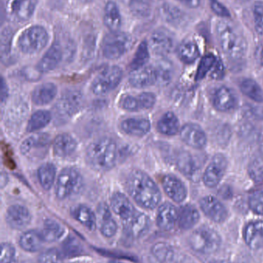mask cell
<instances>
[{"instance_id": "obj_4", "label": "cell", "mask_w": 263, "mask_h": 263, "mask_svg": "<svg viewBox=\"0 0 263 263\" xmlns=\"http://www.w3.org/2000/svg\"><path fill=\"white\" fill-rule=\"evenodd\" d=\"M188 242L196 253L209 255L219 250L222 239L217 232L208 227H202L191 233Z\"/></svg>"}, {"instance_id": "obj_15", "label": "cell", "mask_w": 263, "mask_h": 263, "mask_svg": "<svg viewBox=\"0 0 263 263\" xmlns=\"http://www.w3.org/2000/svg\"><path fill=\"white\" fill-rule=\"evenodd\" d=\"M180 136L182 141L191 148L202 149L206 145V135L199 125L185 124L181 129Z\"/></svg>"}, {"instance_id": "obj_16", "label": "cell", "mask_w": 263, "mask_h": 263, "mask_svg": "<svg viewBox=\"0 0 263 263\" xmlns=\"http://www.w3.org/2000/svg\"><path fill=\"white\" fill-rule=\"evenodd\" d=\"M174 40L167 29H159L153 32L150 40L151 50L159 55H166L171 52Z\"/></svg>"}, {"instance_id": "obj_61", "label": "cell", "mask_w": 263, "mask_h": 263, "mask_svg": "<svg viewBox=\"0 0 263 263\" xmlns=\"http://www.w3.org/2000/svg\"><path fill=\"white\" fill-rule=\"evenodd\" d=\"M216 263H226L225 262H216Z\"/></svg>"}, {"instance_id": "obj_41", "label": "cell", "mask_w": 263, "mask_h": 263, "mask_svg": "<svg viewBox=\"0 0 263 263\" xmlns=\"http://www.w3.org/2000/svg\"><path fill=\"white\" fill-rule=\"evenodd\" d=\"M57 170L52 164L46 163L38 170V179L40 185L44 190H50L55 181Z\"/></svg>"}, {"instance_id": "obj_59", "label": "cell", "mask_w": 263, "mask_h": 263, "mask_svg": "<svg viewBox=\"0 0 263 263\" xmlns=\"http://www.w3.org/2000/svg\"><path fill=\"white\" fill-rule=\"evenodd\" d=\"M237 1H239V2H247V1H250V0H237Z\"/></svg>"}, {"instance_id": "obj_60", "label": "cell", "mask_w": 263, "mask_h": 263, "mask_svg": "<svg viewBox=\"0 0 263 263\" xmlns=\"http://www.w3.org/2000/svg\"><path fill=\"white\" fill-rule=\"evenodd\" d=\"M85 2H91L93 1V0H84Z\"/></svg>"}, {"instance_id": "obj_11", "label": "cell", "mask_w": 263, "mask_h": 263, "mask_svg": "<svg viewBox=\"0 0 263 263\" xmlns=\"http://www.w3.org/2000/svg\"><path fill=\"white\" fill-rule=\"evenodd\" d=\"M226 158L222 154H217L208 164L203 174V182L206 186L213 188L217 186L226 171Z\"/></svg>"}, {"instance_id": "obj_52", "label": "cell", "mask_w": 263, "mask_h": 263, "mask_svg": "<svg viewBox=\"0 0 263 263\" xmlns=\"http://www.w3.org/2000/svg\"><path fill=\"white\" fill-rule=\"evenodd\" d=\"M250 174L254 180H263V165L262 162L255 161L250 166Z\"/></svg>"}, {"instance_id": "obj_40", "label": "cell", "mask_w": 263, "mask_h": 263, "mask_svg": "<svg viewBox=\"0 0 263 263\" xmlns=\"http://www.w3.org/2000/svg\"><path fill=\"white\" fill-rule=\"evenodd\" d=\"M51 120L50 112L46 110H39L34 112L28 122L27 131L29 133L39 131L46 127Z\"/></svg>"}, {"instance_id": "obj_55", "label": "cell", "mask_w": 263, "mask_h": 263, "mask_svg": "<svg viewBox=\"0 0 263 263\" xmlns=\"http://www.w3.org/2000/svg\"><path fill=\"white\" fill-rule=\"evenodd\" d=\"M169 263H196L192 260L190 257L186 256H181L176 257L171 261Z\"/></svg>"}, {"instance_id": "obj_14", "label": "cell", "mask_w": 263, "mask_h": 263, "mask_svg": "<svg viewBox=\"0 0 263 263\" xmlns=\"http://www.w3.org/2000/svg\"><path fill=\"white\" fill-rule=\"evenodd\" d=\"M213 103L217 110L222 112H230L237 106L238 99L233 89L222 86L215 91Z\"/></svg>"}, {"instance_id": "obj_33", "label": "cell", "mask_w": 263, "mask_h": 263, "mask_svg": "<svg viewBox=\"0 0 263 263\" xmlns=\"http://www.w3.org/2000/svg\"><path fill=\"white\" fill-rule=\"evenodd\" d=\"M103 21H104L105 26L111 32L119 31L120 29L121 26V15H120L118 6L114 2H108L105 6Z\"/></svg>"}, {"instance_id": "obj_38", "label": "cell", "mask_w": 263, "mask_h": 263, "mask_svg": "<svg viewBox=\"0 0 263 263\" xmlns=\"http://www.w3.org/2000/svg\"><path fill=\"white\" fill-rule=\"evenodd\" d=\"M178 55L182 62L190 64L199 58L200 52L196 43L191 41L184 42L179 46Z\"/></svg>"}, {"instance_id": "obj_7", "label": "cell", "mask_w": 263, "mask_h": 263, "mask_svg": "<svg viewBox=\"0 0 263 263\" xmlns=\"http://www.w3.org/2000/svg\"><path fill=\"white\" fill-rule=\"evenodd\" d=\"M83 180L80 173L74 168H65L60 173L56 184V196L65 199L77 194L83 187Z\"/></svg>"}, {"instance_id": "obj_13", "label": "cell", "mask_w": 263, "mask_h": 263, "mask_svg": "<svg viewBox=\"0 0 263 263\" xmlns=\"http://www.w3.org/2000/svg\"><path fill=\"white\" fill-rule=\"evenodd\" d=\"M156 97L151 92H143L137 97L128 95L123 97L120 100V106L122 109L129 112L149 109L155 104Z\"/></svg>"}, {"instance_id": "obj_29", "label": "cell", "mask_w": 263, "mask_h": 263, "mask_svg": "<svg viewBox=\"0 0 263 263\" xmlns=\"http://www.w3.org/2000/svg\"><path fill=\"white\" fill-rule=\"evenodd\" d=\"M57 93V88L52 83H46L35 88L32 100L37 106H44L52 102Z\"/></svg>"}, {"instance_id": "obj_54", "label": "cell", "mask_w": 263, "mask_h": 263, "mask_svg": "<svg viewBox=\"0 0 263 263\" xmlns=\"http://www.w3.org/2000/svg\"><path fill=\"white\" fill-rule=\"evenodd\" d=\"M255 58L258 64L263 66V43L259 45L255 52Z\"/></svg>"}, {"instance_id": "obj_12", "label": "cell", "mask_w": 263, "mask_h": 263, "mask_svg": "<svg viewBox=\"0 0 263 263\" xmlns=\"http://www.w3.org/2000/svg\"><path fill=\"white\" fill-rule=\"evenodd\" d=\"M200 207L205 216L213 222L221 223L228 217L225 205L214 196H207L200 201Z\"/></svg>"}, {"instance_id": "obj_20", "label": "cell", "mask_w": 263, "mask_h": 263, "mask_svg": "<svg viewBox=\"0 0 263 263\" xmlns=\"http://www.w3.org/2000/svg\"><path fill=\"white\" fill-rule=\"evenodd\" d=\"M244 240L252 250L263 248V221H253L245 227Z\"/></svg>"}, {"instance_id": "obj_25", "label": "cell", "mask_w": 263, "mask_h": 263, "mask_svg": "<svg viewBox=\"0 0 263 263\" xmlns=\"http://www.w3.org/2000/svg\"><path fill=\"white\" fill-rule=\"evenodd\" d=\"M77 144L71 135L63 133L54 139L52 143L54 153L57 157L66 158L75 152Z\"/></svg>"}, {"instance_id": "obj_62", "label": "cell", "mask_w": 263, "mask_h": 263, "mask_svg": "<svg viewBox=\"0 0 263 263\" xmlns=\"http://www.w3.org/2000/svg\"><path fill=\"white\" fill-rule=\"evenodd\" d=\"M75 263H80V262H75Z\"/></svg>"}, {"instance_id": "obj_48", "label": "cell", "mask_w": 263, "mask_h": 263, "mask_svg": "<svg viewBox=\"0 0 263 263\" xmlns=\"http://www.w3.org/2000/svg\"><path fill=\"white\" fill-rule=\"evenodd\" d=\"M39 263H63V258L57 249H49L40 254Z\"/></svg>"}, {"instance_id": "obj_22", "label": "cell", "mask_w": 263, "mask_h": 263, "mask_svg": "<svg viewBox=\"0 0 263 263\" xmlns=\"http://www.w3.org/2000/svg\"><path fill=\"white\" fill-rule=\"evenodd\" d=\"M130 84L135 88H145L157 83L155 69L152 66L133 71L130 76Z\"/></svg>"}, {"instance_id": "obj_44", "label": "cell", "mask_w": 263, "mask_h": 263, "mask_svg": "<svg viewBox=\"0 0 263 263\" xmlns=\"http://www.w3.org/2000/svg\"><path fill=\"white\" fill-rule=\"evenodd\" d=\"M152 253L156 259L162 263H169L176 256L171 247L165 243L156 244L153 247Z\"/></svg>"}, {"instance_id": "obj_3", "label": "cell", "mask_w": 263, "mask_h": 263, "mask_svg": "<svg viewBox=\"0 0 263 263\" xmlns=\"http://www.w3.org/2000/svg\"><path fill=\"white\" fill-rule=\"evenodd\" d=\"M117 152V145L112 139L101 138L88 146L86 161L90 166L96 171H108L115 165Z\"/></svg>"}, {"instance_id": "obj_18", "label": "cell", "mask_w": 263, "mask_h": 263, "mask_svg": "<svg viewBox=\"0 0 263 263\" xmlns=\"http://www.w3.org/2000/svg\"><path fill=\"white\" fill-rule=\"evenodd\" d=\"M6 221L11 228L23 230L30 222V213L23 205H11L6 213Z\"/></svg>"}, {"instance_id": "obj_24", "label": "cell", "mask_w": 263, "mask_h": 263, "mask_svg": "<svg viewBox=\"0 0 263 263\" xmlns=\"http://www.w3.org/2000/svg\"><path fill=\"white\" fill-rule=\"evenodd\" d=\"M61 60V46L58 43H55L51 46L49 50L40 60L37 65V69L41 72H48L49 71L54 70L58 66Z\"/></svg>"}, {"instance_id": "obj_35", "label": "cell", "mask_w": 263, "mask_h": 263, "mask_svg": "<svg viewBox=\"0 0 263 263\" xmlns=\"http://www.w3.org/2000/svg\"><path fill=\"white\" fill-rule=\"evenodd\" d=\"M157 130L165 136H174L179 130V121L173 112H167L157 122Z\"/></svg>"}, {"instance_id": "obj_10", "label": "cell", "mask_w": 263, "mask_h": 263, "mask_svg": "<svg viewBox=\"0 0 263 263\" xmlns=\"http://www.w3.org/2000/svg\"><path fill=\"white\" fill-rule=\"evenodd\" d=\"M50 144V136L46 133H37L25 139L20 145L23 156L29 158L43 157Z\"/></svg>"}, {"instance_id": "obj_21", "label": "cell", "mask_w": 263, "mask_h": 263, "mask_svg": "<svg viewBox=\"0 0 263 263\" xmlns=\"http://www.w3.org/2000/svg\"><path fill=\"white\" fill-rule=\"evenodd\" d=\"M127 232L134 238L145 236L150 229V219L144 213H135L129 219L125 221Z\"/></svg>"}, {"instance_id": "obj_47", "label": "cell", "mask_w": 263, "mask_h": 263, "mask_svg": "<svg viewBox=\"0 0 263 263\" xmlns=\"http://www.w3.org/2000/svg\"><path fill=\"white\" fill-rule=\"evenodd\" d=\"M63 253L66 256L74 257L80 255L83 252L81 244L74 237H69L63 242Z\"/></svg>"}, {"instance_id": "obj_37", "label": "cell", "mask_w": 263, "mask_h": 263, "mask_svg": "<svg viewBox=\"0 0 263 263\" xmlns=\"http://www.w3.org/2000/svg\"><path fill=\"white\" fill-rule=\"evenodd\" d=\"M40 233L45 242H54L63 236L64 230L58 222L52 219H47L45 221L43 230Z\"/></svg>"}, {"instance_id": "obj_49", "label": "cell", "mask_w": 263, "mask_h": 263, "mask_svg": "<svg viewBox=\"0 0 263 263\" xmlns=\"http://www.w3.org/2000/svg\"><path fill=\"white\" fill-rule=\"evenodd\" d=\"M249 205L253 213L263 216V192L253 193L249 199Z\"/></svg>"}, {"instance_id": "obj_43", "label": "cell", "mask_w": 263, "mask_h": 263, "mask_svg": "<svg viewBox=\"0 0 263 263\" xmlns=\"http://www.w3.org/2000/svg\"><path fill=\"white\" fill-rule=\"evenodd\" d=\"M149 60V51L148 43L142 42L137 48L135 55L131 63V68L133 71L145 67V65Z\"/></svg>"}, {"instance_id": "obj_28", "label": "cell", "mask_w": 263, "mask_h": 263, "mask_svg": "<svg viewBox=\"0 0 263 263\" xmlns=\"http://www.w3.org/2000/svg\"><path fill=\"white\" fill-rule=\"evenodd\" d=\"M111 204L114 213L125 221L129 219L135 213L132 204L122 193H115L111 198Z\"/></svg>"}, {"instance_id": "obj_2", "label": "cell", "mask_w": 263, "mask_h": 263, "mask_svg": "<svg viewBox=\"0 0 263 263\" xmlns=\"http://www.w3.org/2000/svg\"><path fill=\"white\" fill-rule=\"evenodd\" d=\"M219 44L225 55L233 60L244 57L247 50V42L243 34L231 22L221 20L216 26Z\"/></svg>"}, {"instance_id": "obj_51", "label": "cell", "mask_w": 263, "mask_h": 263, "mask_svg": "<svg viewBox=\"0 0 263 263\" xmlns=\"http://www.w3.org/2000/svg\"><path fill=\"white\" fill-rule=\"evenodd\" d=\"M1 263H16L15 250L11 244H2Z\"/></svg>"}, {"instance_id": "obj_5", "label": "cell", "mask_w": 263, "mask_h": 263, "mask_svg": "<svg viewBox=\"0 0 263 263\" xmlns=\"http://www.w3.org/2000/svg\"><path fill=\"white\" fill-rule=\"evenodd\" d=\"M132 39L126 32H111L103 39L102 52L108 60H117L123 57L132 46Z\"/></svg>"}, {"instance_id": "obj_56", "label": "cell", "mask_w": 263, "mask_h": 263, "mask_svg": "<svg viewBox=\"0 0 263 263\" xmlns=\"http://www.w3.org/2000/svg\"><path fill=\"white\" fill-rule=\"evenodd\" d=\"M179 1L190 8L198 7L201 3V0H179Z\"/></svg>"}, {"instance_id": "obj_23", "label": "cell", "mask_w": 263, "mask_h": 263, "mask_svg": "<svg viewBox=\"0 0 263 263\" xmlns=\"http://www.w3.org/2000/svg\"><path fill=\"white\" fill-rule=\"evenodd\" d=\"M179 212L176 207L169 202L161 205L157 212V227L164 231H170L174 228L176 221H178Z\"/></svg>"}, {"instance_id": "obj_31", "label": "cell", "mask_w": 263, "mask_h": 263, "mask_svg": "<svg viewBox=\"0 0 263 263\" xmlns=\"http://www.w3.org/2000/svg\"><path fill=\"white\" fill-rule=\"evenodd\" d=\"M176 165L181 173L187 177H194L197 174L199 166L192 155L186 151L180 152L176 156Z\"/></svg>"}, {"instance_id": "obj_53", "label": "cell", "mask_w": 263, "mask_h": 263, "mask_svg": "<svg viewBox=\"0 0 263 263\" xmlns=\"http://www.w3.org/2000/svg\"><path fill=\"white\" fill-rule=\"evenodd\" d=\"M210 3H211L212 9L214 11L215 13L222 17L230 16V14L228 9L223 5L221 4L218 0H210Z\"/></svg>"}, {"instance_id": "obj_63", "label": "cell", "mask_w": 263, "mask_h": 263, "mask_svg": "<svg viewBox=\"0 0 263 263\" xmlns=\"http://www.w3.org/2000/svg\"><path fill=\"white\" fill-rule=\"evenodd\" d=\"M130 1H131V0H130Z\"/></svg>"}, {"instance_id": "obj_39", "label": "cell", "mask_w": 263, "mask_h": 263, "mask_svg": "<svg viewBox=\"0 0 263 263\" xmlns=\"http://www.w3.org/2000/svg\"><path fill=\"white\" fill-rule=\"evenodd\" d=\"M242 93L258 103H263V91L258 83L252 79H244L240 83Z\"/></svg>"}, {"instance_id": "obj_46", "label": "cell", "mask_w": 263, "mask_h": 263, "mask_svg": "<svg viewBox=\"0 0 263 263\" xmlns=\"http://www.w3.org/2000/svg\"><path fill=\"white\" fill-rule=\"evenodd\" d=\"M216 57L212 54L205 55L201 60L200 64L198 68L197 73H196V80H202L205 78L208 72L213 69L215 65H216Z\"/></svg>"}, {"instance_id": "obj_50", "label": "cell", "mask_w": 263, "mask_h": 263, "mask_svg": "<svg viewBox=\"0 0 263 263\" xmlns=\"http://www.w3.org/2000/svg\"><path fill=\"white\" fill-rule=\"evenodd\" d=\"M255 29L259 35H263V2H257L253 8Z\"/></svg>"}, {"instance_id": "obj_6", "label": "cell", "mask_w": 263, "mask_h": 263, "mask_svg": "<svg viewBox=\"0 0 263 263\" xmlns=\"http://www.w3.org/2000/svg\"><path fill=\"white\" fill-rule=\"evenodd\" d=\"M49 35L44 28L33 26L25 29L18 40L19 47L23 53L32 54L40 52L47 44Z\"/></svg>"}, {"instance_id": "obj_1", "label": "cell", "mask_w": 263, "mask_h": 263, "mask_svg": "<svg viewBox=\"0 0 263 263\" xmlns=\"http://www.w3.org/2000/svg\"><path fill=\"white\" fill-rule=\"evenodd\" d=\"M127 189L134 200L140 206L148 210L155 208L162 199L155 182L141 170H134L129 175L127 179Z\"/></svg>"}, {"instance_id": "obj_8", "label": "cell", "mask_w": 263, "mask_h": 263, "mask_svg": "<svg viewBox=\"0 0 263 263\" xmlns=\"http://www.w3.org/2000/svg\"><path fill=\"white\" fill-rule=\"evenodd\" d=\"M123 72L118 66H109L94 79L92 91L95 95L103 96L114 90L122 80Z\"/></svg>"}, {"instance_id": "obj_36", "label": "cell", "mask_w": 263, "mask_h": 263, "mask_svg": "<svg viewBox=\"0 0 263 263\" xmlns=\"http://www.w3.org/2000/svg\"><path fill=\"white\" fill-rule=\"evenodd\" d=\"M72 216L76 220L84 226L90 230H94L96 227V216L91 209L86 205H80L73 209Z\"/></svg>"}, {"instance_id": "obj_27", "label": "cell", "mask_w": 263, "mask_h": 263, "mask_svg": "<svg viewBox=\"0 0 263 263\" xmlns=\"http://www.w3.org/2000/svg\"><path fill=\"white\" fill-rule=\"evenodd\" d=\"M99 217V226L102 234L105 237L111 238L117 233V225L111 216V212L108 205L101 204L97 209Z\"/></svg>"}, {"instance_id": "obj_9", "label": "cell", "mask_w": 263, "mask_h": 263, "mask_svg": "<svg viewBox=\"0 0 263 263\" xmlns=\"http://www.w3.org/2000/svg\"><path fill=\"white\" fill-rule=\"evenodd\" d=\"M83 96L76 89L63 92L55 106L56 114L62 120L71 118L77 114L83 104Z\"/></svg>"}, {"instance_id": "obj_32", "label": "cell", "mask_w": 263, "mask_h": 263, "mask_svg": "<svg viewBox=\"0 0 263 263\" xmlns=\"http://www.w3.org/2000/svg\"><path fill=\"white\" fill-rule=\"evenodd\" d=\"M44 242L40 232L29 230L22 235L20 239V245L23 250L29 253H35L41 250Z\"/></svg>"}, {"instance_id": "obj_45", "label": "cell", "mask_w": 263, "mask_h": 263, "mask_svg": "<svg viewBox=\"0 0 263 263\" xmlns=\"http://www.w3.org/2000/svg\"><path fill=\"white\" fill-rule=\"evenodd\" d=\"M130 9L134 16L147 18L151 13V5L148 0H131Z\"/></svg>"}, {"instance_id": "obj_30", "label": "cell", "mask_w": 263, "mask_h": 263, "mask_svg": "<svg viewBox=\"0 0 263 263\" xmlns=\"http://www.w3.org/2000/svg\"><path fill=\"white\" fill-rule=\"evenodd\" d=\"M200 215L196 207L185 205L181 207L178 215L179 227L183 230H191L199 222Z\"/></svg>"}, {"instance_id": "obj_19", "label": "cell", "mask_w": 263, "mask_h": 263, "mask_svg": "<svg viewBox=\"0 0 263 263\" xmlns=\"http://www.w3.org/2000/svg\"><path fill=\"white\" fill-rule=\"evenodd\" d=\"M165 193L176 202H182L187 196V190L183 182L172 175H167L162 179Z\"/></svg>"}, {"instance_id": "obj_58", "label": "cell", "mask_w": 263, "mask_h": 263, "mask_svg": "<svg viewBox=\"0 0 263 263\" xmlns=\"http://www.w3.org/2000/svg\"><path fill=\"white\" fill-rule=\"evenodd\" d=\"M108 263H124V262H119V261H111V262H109Z\"/></svg>"}, {"instance_id": "obj_42", "label": "cell", "mask_w": 263, "mask_h": 263, "mask_svg": "<svg viewBox=\"0 0 263 263\" xmlns=\"http://www.w3.org/2000/svg\"><path fill=\"white\" fill-rule=\"evenodd\" d=\"M156 76H157V84L159 86H166L171 81L172 77V68L168 62H159L157 66H154Z\"/></svg>"}, {"instance_id": "obj_26", "label": "cell", "mask_w": 263, "mask_h": 263, "mask_svg": "<svg viewBox=\"0 0 263 263\" xmlns=\"http://www.w3.org/2000/svg\"><path fill=\"white\" fill-rule=\"evenodd\" d=\"M120 128L130 136L142 137L151 130V123L148 119L129 118L122 122Z\"/></svg>"}, {"instance_id": "obj_57", "label": "cell", "mask_w": 263, "mask_h": 263, "mask_svg": "<svg viewBox=\"0 0 263 263\" xmlns=\"http://www.w3.org/2000/svg\"><path fill=\"white\" fill-rule=\"evenodd\" d=\"M8 97V88L6 86V83L4 80H2V91H1V100L2 103L5 102Z\"/></svg>"}, {"instance_id": "obj_17", "label": "cell", "mask_w": 263, "mask_h": 263, "mask_svg": "<svg viewBox=\"0 0 263 263\" xmlns=\"http://www.w3.org/2000/svg\"><path fill=\"white\" fill-rule=\"evenodd\" d=\"M37 4V0H9L8 9L13 20L25 22L31 18Z\"/></svg>"}, {"instance_id": "obj_34", "label": "cell", "mask_w": 263, "mask_h": 263, "mask_svg": "<svg viewBox=\"0 0 263 263\" xmlns=\"http://www.w3.org/2000/svg\"><path fill=\"white\" fill-rule=\"evenodd\" d=\"M160 15L165 22L174 26H180L185 20L183 11L169 3L162 5L160 8Z\"/></svg>"}]
</instances>
